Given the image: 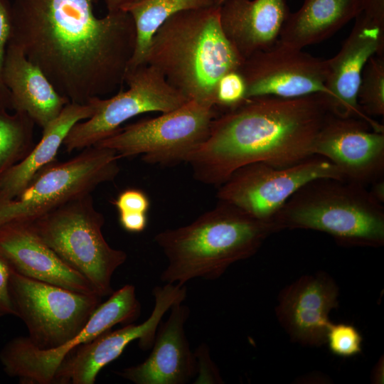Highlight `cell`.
<instances>
[{"instance_id": "obj_1", "label": "cell", "mask_w": 384, "mask_h": 384, "mask_svg": "<svg viewBox=\"0 0 384 384\" xmlns=\"http://www.w3.org/2000/svg\"><path fill=\"white\" fill-rule=\"evenodd\" d=\"M95 0H14L11 43L70 102L87 104L124 83L137 31L129 13H95Z\"/></svg>"}, {"instance_id": "obj_2", "label": "cell", "mask_w": 384, "mask_h": 384, "mask_svg": "<svg viewBox=\"0 0 384 384\" xmlns=\"http://www.w3.org/2000/svg\"><path fill=\"white\" fill-rule=\"evenodd\" d=\"M330 113L323 94L247 98L218 114L208 139L187 163L195 179L218 186L249 164L299 163L314 155L316 138Z\"/></svg>"}, {"instance_id": "obj_3", "label": "cell", "mask_w": 384, "mask_h": 384, "mask_svg": "<svg viewBox=\"0 0 384 384\" xmlns=\"http://www.w3.org/2000/svg\"><path fill=\"white\" fill-rule=\"evenodd\" d=\"M243 60L223 33L215 6L166 19L151 38L144 63L188 101L215 106L218 81L238 70Z\"/></svg>"}, {"instance_id": "obj_4", "label": "cell", "mask_w": 384, "mask_h": 384, "mask_svg": "<svg viewBox=\"0 0 384 384\" xmlns=\"http://www.w3.org/2000/svg\"><path fill=\"white\" fill-rule=\"evenodd\" d=\"M275 232L273 223L219 201L191 223L154 236L167 260L160 279L178 285L196 278L215 280L233 263L254 255Z\"/></svg>"}, {"instance_id": "obj_5", "label": "cell", "mask_w": 384, "mask_h": 384, "mask_svg": "<svg viewBox=\"0 0 384 384\" xmlns=\"http://www.w3.org/2000/svg\"><path fill=\"white\" fill-rule=\"evenodd\" d=\"M273 223L284 229L327 233L346 246L384 244V207L366 186L333 178L314 179L287 201Z\"/></svg>"}, {"instance_id": "obj_6", "label": "cell", "mask_w": 384, "mask_h": 384, "mask_svg": "<svg viewBox=\"0 0 384 384\" xmlns=\"http://www.w3.org/2000/svg\"><path fill=\"white\" fill-rule=\"evenodd\" d=\"M105 220L89 193L30 223L44 242L85 277L101 297L114 292L112 275L127 258L124 251L112 247L105 239Z\"/></svg>"}, {"instance_id": "obj_7", "label": "cell", "mask_w": 384, "mask_h": 384, "mask_svg": "<svg viewBox=\"0 0 384 384\" xmlns=\"http://www.w3.org/2000/svg\"><path fill=\"white\" fill-rule=\"evenodd\" d=\"M65 161H53L14 198L0 203V227L30 223L65 203L91 193L118 175L121 157L108 148L91 146Z\"/></svg>"}, {"instance_id": "obj_8", "label": "cell", "mask_w": 384, "mask_h": 384, "mask_svg": "<svg viewBox=\"0 0 384 384\" xmlns=\"http://www.w3.org/2000/svg\"><path fill=\"white\" fill-rule=\"evenodd\" d=\"M220 112L190 100L151 119L128 124L93 146L113 149L121 158L142 155L148 164L174 166L187 162L208 139Z\"/></svg>"}, {"instance_id": "obj_9", "label": "cell", "mask_w": 384, "mask_h": 384, "mask_svg": "<svg viewBox=\"0 0 384 384\" xmlns=\"http://www.w3.org/2000/svg\"><path fill=\"white\" fill-rule=\"evenodd\" d=\"M10 292L16 316L30 342L47 350L66 345L85 327L101 303L97 294H82L23 276L13 269Z\"/></svg>"}, {"instance_id": "obj_10", "label": "cell", "mask_w": 384, "mask_h": 384, "mask_svg": "<svg viewBox=\"0 0 384 384\" xmlns=\"http://www.w3.org/2000/svg\"><path fill=\"white\" fill-rule=\"evenodd\" d=\"M320 178L344 180L333 164L318 155L287 166L255 162L235 170L219 186L217 197L255 219L273 223L295 192Z\"/></svg>"}, {"instance_id": "obj_11", "label": "cell", "mask_w": 384, "mask_h": 384, "mask_svg": "<svg viewBox=\"0 0 384 384\" xmlns=\"http://www.w3.org/2000/svg\"><path fill=\"white\" fill-rule=\"evenodd\" d=\"M140 314L135 287L126 284L100 304L85 327L66 345L43 350L32 344L27 336H17L1 348V364L9 377L18 378L21 383L53 384L58 368L75 349L118 324L134 322Z\"/></svg>"}, {"instance_id": "obj_12", "label": "cell", "mask_w": 384, "mask_h": 384, "mask_svg": "<svg viewBox=\"0 0 384 384\" xmlns=\"http://www.w3.org/2000/svg\"><path fill=\"white\" fill-rule=\"evenodd\" d=\"M124 82L128 85L127 90L121 89L110 98L99 97L95 113L71 128L63 143L66 152L95 145L117 132L123 123L137 115L169 112L188 102L146 63L127 68Z\"/></svg>"}, {"instance_id": "obj_13", "label": "cell", "mask_w": 384, "mask_h": 384, "mask_svg": "<svg viewBox=\"0 0 384 384\" xmlns=\"http://www.w3.org/2000/svg\"><path fill=\"white\" fill-rule=\"evenodd\" d=\"M154 306L150 316L142 323H132L100 334L78 346L58 368L53 384H94L100 371L116 360L126 347L137 340L143 350L152 347L156 333L164 315L187 295L186 285L166 283L152 290Z\"/></svg>"}, {"instance_id": "obj_14", "label": "cell", "mask_w": 384, "mask_h": 384, "mask_svg": "<svg viewBox=\"0 0 384 384\" xmlns=\"http://www.w3.org/2000/svg\"><path fill=\"white\" fill-rule=\"evenodd\" d=\"M326 69V59L278 41L269 49L245 58L238 70L245 82L246 99L294 98L314 94L327 96Z\"/></svg>"}, {"instance_id": "obj_15", "label": "cell", "mask_w": 384, "mask_h": 384, "mask_svg": "<svg viewBox=\"0 0 384 384\" xmlns=\"http://www.w3.org/2000/svg\"><path fill=\"white\" fill-rule=\"evenodd\" d=\"M314 154L333 164L344 180L367 186L384 178V132L361 119L330 113L316 138Z\"/></svg>"}, {"instance_id": "obj_16", "label": "cell", "mask_w": 384, "mask_h": 384, "mask_svg": "<svg viewBox=\"0 0 384 384\" xmlns=\"http://www.w3.org/2000/svg\"><path fill=\"white\" fill-rule=\"evenodd\" d=\"M374 55H384V30L361 11L339 51L326 59V97L334 114L361 119L375 130L384 132L383 125L366 115L357 100L363 70Z\"/></svg>"}, {"instance_id": "obj_17", "label": "cell", "mask_w": 384, "mask_h": 384, "mask_svg": "<svg viewBox=\"0 0 384 384\" xmlns=\"http://www.w3.org/2000/svg\"><path fill=\"white\" fill-rule=\"evenodd\" d=\"M338 287L329 274L304 275L281 291L276 315L292 340L320 346L326 342L329 314L338 306Z\"/></svg>"}, {"instance_id": "obj_18", "label": "cell", "mask_w": 384, "mask_h": 384, "mask_svg": "<svg viewBox=\"0 0 384 384\" xmlns=\"http://www.w3.org/2000/svg\"><path fill=\"white\" fill-rule=\"evenodd\" d=\"M170 310L168 319L158 326L149 356L117 372L119 376L135 384H185L195 378V356L184 330L189 308L177 303Z\"/></svg>"}, {"instance_id": "obj_19", "label": "cell", "mask_w": 384, "mask_h": 384, "mask_svg": "<svg viewBox=\"0 0 384 384\" xmlns=\"http://www.w3.org/2000/svg\"><path fill=\"white\" fill-rule=\"evenodd\" d=\"M0 255L23 276L82 294H97L86 278L49 247L30 223L0 227Z\"/></svg>"}, {"instance_id": "obj_20", "label": "cell", "mask_w": 384, "mask_h": 384, "mask_svg": "<svg viewBox=\"0 0 384 384\" xmlns=\"http://www.w3.org/2000/svg\"><path fill=\"white\" fill-rule=\"evenodd\" d=\"M289 14L286 0H225L219 6L223 33L243 59L277 43Z\"/></svg>"}, {"instance_id": "obj_21", "label": "cell", "mask_w": 384, "mask_h": 384, "mask_svg": "<svg viewBox=\"0 0 384 384\" xmlns=\"http://www.w3.org/2000/svg\"><path fill=\"white\" fill-rule=\"evenodd\" d=\"M2 78L10 90L13 107L26 113L42 130L70 102L22 50L11 43L5 53Z\"/></svg>"}, {"instance_id": "obj_22", "label": "cell", "mask_w": 384, "mask_h": 384, "mask_svg": "<svg viewBox=\"0 0 384 384\" xmlns=\"http://www.w3.org/2000/svg\"><path fill=\"white\" fill-rule=\"evenodd\" d=\"M99 97L87 104L69 102L60 114L42 130V137L30 153L0 178V203L18 195L43 167L55 161L71 128L91 117L97 109Z\"/></svg>"}, {"instance_id": "obj_23", "label": "cell", "mask_w": 384, "mask_h": 384, "mask_svg": "<svg viewBox=\"0 0 384 384\" xmlns=\"http://www.w3.org/2000/svg\"><path fill=\"white\" fill-rule=\"evenodd\" d=\"M363 0H304L295 12L290 13L279 41L303 49L335 34L362 10Z\"/></svg>"}, {"instance_id": "obj_24", "label": "cell", "mask_w": 384, "mask_h": 384, "mask_svg": "<svg viewBox=\"0 0 384 384\" xmlns=\"http://www.w3.org/2000/svg\"><path fill=\"white\" fill-rule=\"evenodd\" d=\"M218 6L215 0H142L127 6L136 26L137 42L127 68L144 63L151 38L170 16L183 11Z\"/></svg>"}, {"instance_id": "obj_25", "label": "cell", "mask_w": 384, "mask_h": 384, "mask_svg": "<svg viewBox=\"0 0 384 384\" xmlns=\"http://www.w3.org/2000/svg\"><path fill=\"white\" fill-rule=\"evenodd\" d=\"M35 122L25 112L0 113V178L23 160L35 146Z\"/></svg>"}, {"instance_id": "obj_26", "label": "cell", "mask_w": 384, "mask_h": 384, "mask_svg": "<svg viewBox=\"0 0 384 384\" xmlns=\"http://www.w3.org/2000/svg\"><path fill=\"white\" fill-rule=\"evenodd\" d=\"M357 100L366 115L372 118L384 115V55H374L365 65Z\"/></svg>"}, {"instance_id": "obj_27", "label": "cell", "mask_w": 384, "mask_h": 384, "mask_svg": "<svg viewBox=\"0 0 384 384\" xmlns=\"http://www.w3.org/2000/svg\"><path fill=\"white\" fill-rule=\"evenodd\" d=\"M362 341L361 334L353 325L331 323L326 343L332 353L341 357H351L361 352Z\"/></svg>"}, {"instance_id": "obj_28", "label": "cell", "mask_w": 384, "mask_h": 384, "mask_svg": "<svg viewBox=\"0 0 384 384\" xmlns=\"http://www.w3.org/2000/svg\"><path fill=\"white\" fill-rule=\"evenodd\" d=\"M246 100V85L238 70L225 74L216 87L215 106L220 112L233 109Z\"/></svg>"}, {"instance_id": "obj_29", "label": "cell", "mask_w": 384, "mask_h": 384, "mask_svg": "<svg viewBox=\"0 0 384 384\" xmlns=\"http://www.w3.org/2000/svg\"><path fill=\"white\" fill-rule=\"evenodd\" d=\"M193 353L196 366V374L193 383H223L220 370L210 357L208 346L203 343L197 347Z\"/></svg>"}, {"instance_id": "obj_30", "label": "cell", "mask_w": 384, "mask_h": 384, "mask_svg": "<svg viewBox=\"0 0 384 384\" xmlns=\"http://www.w3.org/2000/svg\"><path fill=\"white\" fill-rule=\"evenodd\" d=\"M119 213L141 212L147 213L150 202L146 194L142 190L128 188L122 191L116 199L112 201Z\"/></svg>"}, {"instance_id": "obj_31", "label": "cell", "mask_w": 384, "mask_h": 384, "mask_svg": "<svg viewBox=\"0 0 384 384\" xmlns=\"http://www.w3.org/2000/svg\"><path fill=\"white\" fill-rule=\"evenodd\" d=\"M12 268L0 255V317L16 316V312L10 292V276Z\"/></svg>"}, {"instance_id": "obj_32", "label": "cell", "mask_w": 384, "mask_h": 384, "mask_svg": "<svg viewBox=\"0 0 384 384\" xmlns=\"http://www.w3.org/2000/svg\"><path fill=\"white\" fill-rule=\"evenodd\" d=\"M11 30V10L7 8L4 0H0V86L4 85L2 72L5 57V46L10 38Z\"/></svg>"}, {"instance_id": "obj_33", "label": "cell", "mask_w": 384, "mask_h": 384, "mask_svg": "<svg viewBox=\"0 0 384 384\" xmlns=\"http://www.w3.org/2000/svg\"><path fill=\"white\" fill-rule=\"evenodd\" d=\"M119 213V224L126 231L138 233L146 228L147 213L141 212H121Z\"/></svg>"}, {"instance_id": "obj_34", "label": "cell", "mask_w": 384, "mask_h": 384, "mask_svg": "<svg viewBox=\"0 0 384 384\" xmlns=\"http://www.w3.org/2000/svg\"><path fill=\"white\" fill-rule=\"evenodd\" d=\"M361 12L384 30V0H363Z\"/></svg>"}, {"instance_id": "obj_35", "label": "cell", "mask_w": 384, "mask_h": 384, "mask_svg": "<svg viewBox=\"0 0 384 384\" xmlns=\"http://www.w3.org/2000/svg\"><path fill=\"white\" fill-rule=\"evenodd\" d=\"M107 12L124 11L127 6L142 0H102Z\"/></svg>"}, {"instance_id": "obj_36", "label": "cell", "mask_w": 384, "mask_h": 384, "mask_svg": "<svg viewBox=\"0 0 384 384\" xmlns=\"http://www.w3.org/2000/svg\"><path fill=\"white\" fill-rule=\"evenodd\" d=\"M369 190L373 197L381 203H384V178L372 183Z\"/></svg>"}, {"instance_id": "obj_37", "label": "cell", "mask_w": 384, "mask_h": 384, "mask_svg": "<svg viewBox=\"0 0 384 384\" xmlns=\"http://www.w3.org/2000/svg\"><path fill=\"white\" fill-rule=\"evenodd\" d=\"M383 358H380L375 366L372 373V381L373 383H383Z\"/></svg>"}, {"instance_id": "obj_38", "label": "cell", "mask_w": 384, "mask_h": 384, "mask_svg": "<svg viewBox=\"0 0 384 384\" xmlns=\"http://www.w3.org/2000/svg\"><path fill=\"white\" fill-rule=\"evenodd\" d=\"M216 1V5L219 6L225 0H215Z\"/></svg>"}]
</instances>
